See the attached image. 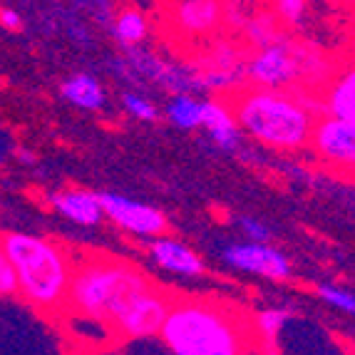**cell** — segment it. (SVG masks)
<instances>
[{"mask_svg":"<svg viewBox=\"0 0 355 355\" xmlns=\"http://www.w3.org/2000/svg\"><path fill=\"white\" fill-rule=\"evenodd\" d=\"M159 338L172 355H254L259 343L241 308L199 296L172 298Z\"/></svg>","mask_w":355,"mask_h":355,"instance_id":"7a4b0ae2","label":"cell"},{"mask_svg":"<svg viewBox=\"0 0 355 355\" xmlns=\"http://www.w3.org/2000/svg\"><path fill=\"white\" fill-rule=\"evenodd\" d=\"M152 286V276L130 261L112 256H89L80 263H72L70 288L62 313H72L112 333L114 320L127 308V303Z\"/></svg>","mask_w":355,"mask_h":355,"instance_id":"3957f363","label":"cell"},{"mask_svg":"<svg viewBox=\"0 0 355 355\" xmlns=\"http://www.w3.org/2000/svg\"><path fill=\"white\" fill-rule=\"evenodd\" d=\"M246 58H249V50L243 48L241 40H231V37L216 40L214 35L211 45L196 55L189 65L196 75L199 89H211L224 97L246 83Z\"/></svg>","mask_w":355,"mask_h":355,"instance_id":"5b68a950","label":"cell"},{"mask_svg":"<svg viewBox=\"0 0 355 355\" xmlns=\"http://www.w3.org/2000/svg\"><path fill=\"white\" fill-rule=\"evenodd\" d=\"M320 102H323V114H331L343 122H353L355 125V75L353 67H345L343 72L338 70L331 77V83L320 92Z\"/></svg>","mask_w":355,"mask_h":355,"instance_id":"5bb4252c","label":"cell"},{"mask_svg":"<svg viewBox=\"0 0 355 355\" xmlns=\"http://www.w3.org/2000/svg\"><path fill=\"white\" fill-rule=\"evenodd\" d=\"M0 25L8 30H23V18L12 8H0Z\"/></svg>","mask_w":355,"mask_h":355,"instance_id":"484cf974","label":"cell"},{"mask_svg":"<svg viewBox=\"0 0 355 355\" xmlns=\"http://www.w3.org/2000/svg\"><path fill=\"white\" fill-rule=\"evenodd\" d=\"M122 105H125L127 114L139 119V122H157V119H159L157 105H154L152 100H147V97L137 95V92H125V95H122Z\"/></svg>","mask_w":355,"mask_h":355,"instance_id":"603a6c76","label":"cell"},{"mask_svg":"<svg viewBox=\"0 0 355 355\" xmlns=\"http://www.w3.org/2000/svg\"><path fill=\"white\" fill-rule=\"evenodd\" d=\"M166 119L179 130H202V100L191 92H179L166 105Z\"/></svg>","mask_w":355,"mask_h":355,"instance_id":"ac0fdd59","label":"cell"},{"mask_svg":"<svg viewBox=\"0 0 355 355\" xmlns=\"http://www.w3.org/2000/svg\"><path fill=\"white\" fill-rule=\"evenodd\" d=\"M239 229H241L243 239L246 241H256V243H271L273 241V231L268 229L263 221L254 219V216H239Z\"/></svg>","mask_w":355,"mask_h":355,"instance_id":"cb8c5ba5","label":"cell"},{"mask_svg":"<svg viewBox=\"0 0 355 355\" xmlns=\"http://www.w3.org/2000/svg\"><path fill=\"white\" fill-rule=\"evenodd\" d=\"M112 35L122 48H139L149 35V23L137 8H122L114 15Z\"/></svg>","mask_w":355,"mask_h":355,"instance_id":"e0dca14e","label":"cell"},{"mask_svg":"<svg viewBox=\"0 0 355 355\" xmlns=\"http://www.w3.org/2000/svg\"><path fill=\"white\" fill-rule=\"evenodd\" d=\"M286 33H288V30L279 23V18H276L266 6V8H261V10H256L254 15L243 23V28L239 30V40H241L243 48L251 53V50L266 48L271 42L281 40Z\"/></svg>","mask_w":355,"mask_h":355,"instance_id":"2e32d148","label":"cell"},{"mask_svg":"<svg viewBox=\"0 0 355 355\" xmlns=\"http://www.w3.org/2000/svg\"><path fill=\"white\" fill-rule=\"evenodd\" d=\"M48 204L60 216H65L75 226L95 229V226H100L105 221L97 191L77 189V187H72V189H58L53 194H48Z\"/></svg>","mask_w":355,"mask_h":355,"instance_id":"7c38bea8","label":"cell"},{"mask_svg":"<svg viewBox=\"0 0 355 355\" xmlns=\"http://www.w3.org/2000/svg\"><path fill=\"white\" fill-rule=\"evenodd\" d=\"M241 135L276 152L308 149L311 130L323 114L318 92L268 89L243 83L224 95Z\"/></svg>","mask_w":355,"mask_h":355,"instance_id":"6da1fadb","label":"cell"},{"mask_svg":"<svg viewBox=\"0 0 355 355\" xmlns=\"http://www.w3.org/2000/svg\"><path fill=\"white\" fill-rule=\"evenodd\" d=\"M0 241L15 273L18 296L37 313H62L72 276L67 251L50 239L25 231H6L0 234Z\"/></svg>","mask_w":355,"mask_h":355,"instance_id":"277c9868","label":"cell"},{"mask_svg":"<svg viewBox=\"0 0 355 355\" xmlns=\"http://www.w3.org/2000/svg\"><path fill=\"white\" fill-rule=\"evenodd\" d=\"M18 157H20V159H25V164H35V154H33V152H30V149H20V152H18Z\"/></svg>","mask_w":355,"mask_h":355,"instance_id":"4316f807","label":"cell"},{"mask_svg":"<svg viewBox=\"0 0 355 355\" xmlns=\"http://www.w3.org/2000/svg\"><path fill=\"white\" fill-rule=\"evenodd\" d=\"M60 95L72 107L85 110V112H100L107 105V92L102 83L95 75H87V72H77V75L67 77L65 83L60 85Z\"/></svg>","mask_w":355,"mask_h":355,"instance_id":"9a60e30c","label":"cell"},{"mask_svg":"<svg viewBox=\"0 0 355 355\" xmlns=\"http://www.w3.org/2000/svg\"><path fill=\"white\" fill-rule=\"evenodd\" d=\"M169 25L182 40H207L221 30V0H179Z\"/></svg>","mask_w":355,"mask_h":355,"instance_id":"30bf717a","label":"cell"},{"mask_svg":"<svg viewBox=\"0 0 355 355\" xmlns=\"http://www.w3.org/2000/svg\"><path fill=\"white\" fill-rule=\"evenodd\" d=\"M172 293L162 286L154 284L152 288L142 291L135 296L127 308L114 320L112 336L117 340H142V338H157L159 336L162 320L166 311L172 306Z\"/></svg>","mask_w":355,"mask_h":355,"instance_id":"52a82bcc","label":"cell"},{"mask_svg":"<svg viewBox=\"0 0 355 355\" xmlns=\"http://www.w3.org/2000/svg\"><path fill=\"white\" fill-rule=\"evenodd\" d=\"M315 296L326 303V306L340 311V313H345V315L355 313V296L348 288H340V286H336V284H318L315 286Z\"/></svg>","mask_w":355,"mask_h":355,"instance_id":"7402d4cb","label":"cell"},{"mask_svg":"<svg viewBox=\"0 0 355 355\" xmlns=\"http://www.w3.org/2000/svg\"><path fill=\"white\" fill-rule=\"evenodd\" d=\"M293 318L288 308H263L261 313L254 315L251 326H254V333L259 338V345H273L276 338L281 336V331L286 328V323Z\"/></svg>","mask_w":355,"mask_h":355,"instance_id":"d6986e66","label":"cell"},{"mask_svg":"<svg viewBox=\"0 0 355 355\" xmlns=\"http://www.w3.org/2000/svg\"><path fill=\"white\" fill-rule=\"evenodd\" d=\"M308 147L326 166L350 172L355 164V125L331 114H320L311 130Z\"/></svg>","mask_w":355,"mask_h":355,"instance_id":"9c48e42d","label":"cell"},{"mask_svg":"<svg viewBox=\"0 0 355 355\" xmlns=\"http://www.w3.org/2000/svg\"><path fill=\"white\" fill-rule=\"evenodd\" d=\"M202 127L209 132L211 142L226 154H236L243 144L241 130L234 122L231 107L224 97H209L202 100Z\"/></svg>","mask_w":355,"mask_h":355,"instance_id":"4fadbf2b","label":"cell"},{"mask_svg":"<svg viewBox=\"0 0 355 355\" xmlns=\"http://www.w3.org/2000/svg\"><path fill=\"white\" fill-rule=\"evenodd\" d=\"M268 10L279 18L286 30H296L303 25L308 12V0H268Z\"/></svg>","mask_w":355,"mask_h":355,"instance_id":"44dd1931","label":"cell"},{"mask_svg":"<svg viewBox=\"0 0 355 355\" xmlns=\"http://www.w3.org/2000/svg\"><path fill=\"white\" fill-rule=\"evenodd\" d=\"M18 296V286H15V273H12L10 261L3 249V241H0V301L3 298H15Z\"/></svg>","mask_w":355,"mask_h":355,"instance_id":"d4e9b609","label":"cell"},{"mask_svg":"<svg viewBox=\"0 0 355 355\" xmlns=\"http://www.w3.org/2000/svg\"><path fill=\"white\" fill-rule=\"evenodd\" d=\"M0 164H6V154H0Z\"/></svg>","mask_w":355,"mask_h":355,"instance_id":"83f0119b","label":"cell"},{"mask_svg":"<svg viewBox=\"0 0 355 355\" xmlns=\"http://www.w3.org/2000/svg\"><path fill=\"white\" fill-rule=\"evenodd\" d=\"M268 0H221V30L239 35L243 23L254 15L256 10L266 8Z\"/></svg>","mask_w":355,"mask_h":355,"instance_id":"ffe728a7","label":"cell"},{"mask_svg":"<svg viewBox=\"0 0 355 355\" xmlns=\"http://www.w3.org/2000/svg\"><path fill=\"white\" fill-rule=\"evenodd\" d=\"M221 259L234 271L276 281V284H284V281H288L293 276V261L281 249L271 246V243H256V241L229 243L221 251Z\"/></svg>","mask_w":355,"mask_h":355,"instance_id":"ba28073f","label":"cell"},{"mask_svg":"<svg viewBox=\"0 0 355 355\" xmlns=\"http://www.w3.org/2000/svg\"><path fill=\"white\" fill-rule=\"evenodd\" d=\"M147 256L152 263L162 268L166 273L174 276H184V279H199L207 273V263L189 243L179 241V239L162 234V236L149 239L147 243Z\"/></svg>","mask_w":355,"mask_h":355,"instance_id":"8fae6325","label":"cell"},{"mask_svg":"<svg viewBox=\"0 0 355 355\" xmlns=\"http://www.w3.org/2000/svg\"><path fill=\"white\" fill-rule=\"evenodd\" d=\"M97 196H100L105 219L112 221L119 231H127L130 236L154 239L169 234V219L162 209L117 191H97Z\"/></svg>","mask_w":355,"mask_h":355,"instance_id":"8992f818","label":"cell"}]
</instances>
